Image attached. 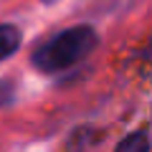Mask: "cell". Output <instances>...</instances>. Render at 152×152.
Segmentation results:
<instances>
[{"label":"cell","instance_id":"1","mask_svg":"<svg viewBox=\"0 0 152 152\" xmlns=\"http://www.w3.org/2000/svg\"><path fill=\"white\" fill-rule=\"evenodd\" d=\"M96 43H99V38L94 33V28L89 26L66 28L51 41H46L33 53V66L43 74H56V71L71 69V66H76L79 61L86 58L96 48Z\"/></svg>","mask_w":152,"mask_h":152},{"label":"cell","instance_id":"2","mask_svg":"<svg viewBox=\"0 0 152 152\" xmlns=\"http://www.w3.org/2000/svg\"><path fill=\"white\" fill-rule=\"evenodd\" d=\"M20 46V31L10 23H0V61L13 56Z\"/></svg>","mask_w":152,"mask_h":152},{"label":"cell","instance_id":"3","mask_svg":"<svg viewBox=\"0 0 152 152\" xmlns=\"http://www.w3.org/2000/svg\"><path fill=\"white\" fill-rule=\"evenodd\" d=\"M114 152H150V140L145 132H134V134L124 137Z\"/></svg>","mask_w":152,"mask_h":152},{"label":"cell","instance_id":"4","mask_svg":"<svg viewBox=\"0 0 152 152\" xmlns=\"http://www.w3.org/2000/svg\"><path fill=\"white\" fill-rule=\"evenodd\" d=\"M43 3H53V0H43Z\"/></svg>","mask_w":152,"mask_h":152}]
</instances>
